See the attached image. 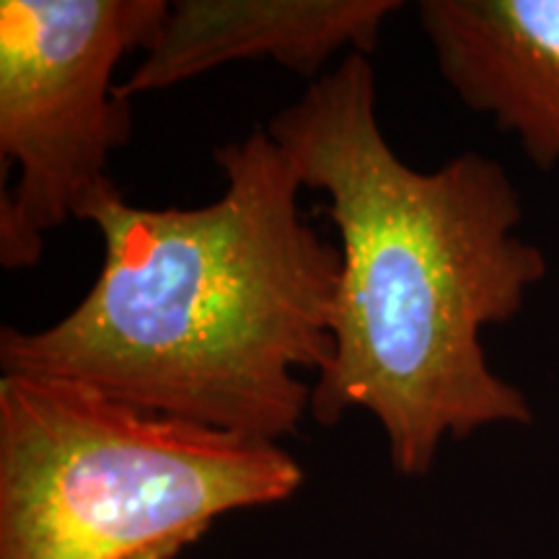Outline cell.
<instances>
[{
	"instance_id": "obj_1",
	"label": "cell",
	"mask_w": 559,
	"mask_h": 559,
	"mask_svg": "<svg viewBox=\"0 0 559 559\" xmlns=\"http://www.w3.org/2000/svg\"><path fill=\"white\" fill-rule=\"evenodd\" d=\"M304 187L330 194L340 230L332 362L311 415L376 417L394 472L423 477L445 438L534 423L528 396L489 366L481 332L508 324L549 272L519 234L521 192L495 158L464 151L436 171L396 156L376 115V73L353 52L267 122Z\"/></svg>"
},
{
	"instance_id": "obj_5",
	"label": "cell",
	"mask_w": 559,
	"mask_h": 559,
	"mask_svg": "<svg viewBox=\"0 0 559 559\" xmlns=\"http://www.w3.org/2000/svg\"><path fill=\"white\" fill-rule=\"evenodd\" d=\"M402 0H177L117 94L164 91L213 68L275 60L319 81L334 55H370Z\"/></svg>"
},
{
	"instance_id": "obj_2",
	"label": "cell",
	"mask_w": 559,
	"mask_h": 559,
	"mask_svg": "<svg viewBox=\"0 0 559 559\" xmlns=\"http://www.w3.org/2000/svg\"><path fill=\"white\" fill-rule=\"evenodd\" d=\"M226 192L135 207L111 181L83 221L99 277L37 332L0 330L3 373L81 381L130 407L272 440L311 409L300 373L332 362L342 257L300 210L296 164L267 128L213 153Z\"/></svg>"
},
{
	"instance_id": "obj_3",
	"label": "cell",
	"mask_w": 559,
	"mask_h": 559,
	"mask_svg": "<svg viewBox=\"0 0 559 559\" xmlns=\"http://www.w3.org/2000/svg\"><path fill=\"white\" fill-rule=\"evenodd\" d=\"M300 485V464L272 440L81 381L0 379V559H177L223 515Z\"/></svg>"
},
{
	"instance_id": "obj_6",
	"label": "cell",
	"mask_w": 559,
	"mask_h": 559,
	"mask_svg": "<svg viewBox=\"0 0 559 559\" xmlns=\"http://www.w3.org/2000/svg\"><path fill=\"white\" fill-rule=\"evenodd\" d=\"M417 19L456 99L559 166V0H423Z\"/></svg>"
},
{
	"instance_id": "obj_4",
	"label": "cell",
	"mask_w": 559,
	"mask_h": 559,
	"mask_svg": "<svg viewBox=\"0 0 559 559\" xmlns=\"http://www.w3.org/2000/svg\"><path fill=\"white\" fill-rule=\"evenodd\" d=\"M166 0H3L0 3V264L34 267L45 236L83 221L111 185L107 164L132 138L115 73L143 50Z\"/></svg>"
}]
</instances>
